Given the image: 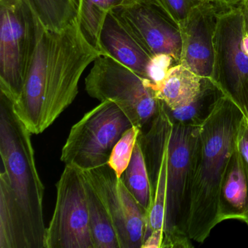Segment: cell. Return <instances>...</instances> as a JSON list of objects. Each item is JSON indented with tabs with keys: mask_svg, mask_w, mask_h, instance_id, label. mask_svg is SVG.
<instances>
[{
	"mask_svg": "<svg viewBox=\"0 0 248 248\" xmlns=\"http://www.w3.org/2000/svg\"><path fill=\"white\" fill-rule=\"evenodd\" d=\"M27 126L14 103L0 94V212L18 231L24 248H45V186Z\"/></svg>",
	"mask_w": 248,
	"mask_h": 248,
	"instance_id": "6da1fadb",
	"label": "cell"
},
{
	"mask_svg": "<svg viewBox=\"0 0 248 248\" xmlns=\"http://www.w3.org/2000/svg\"><path fill=\"white\" fill-rule=\"evenodd\" d=\"M245 112L223 93L197 127L191 162V194L187 234L202 243L220 223V185L236 146L239 123Z\"/></svg>",
	"mask_w": 248,
	"mask_h": 248,
	"instance_id": "7a4b0ae2",
	"label": "cell"
},
{
	"mask_svg": "<svg viewBox=\"0 0 248 248\" xmlns=\"http://www.w3.org/2000/svg\"><path fill=\"white\" fill-rule=\"evenodd\" d=\"M101 56L82 35L78 19L60 31L47 30L43 133L73 103L82 74Z\"/></svg>",
	"mask_w": 248,
	"mask_h": 248,
	"instance_id": "3957f363",
	"label": "cell"
},
{
	"mask_svg": "<svg viewBox=\"0 0 248 248\" xmlns=\"http://www.w3.org/2000/svg\"><path fill=\"white\" fill-rule=\"evenodd\" d=\"M85 91L100 102L111 101L124 113L133 126L146 129L160 108L149 80L112 58L95 59L85 80Z\"/></svg>",
	"mask_w": 248,
	"mask_h": 248,
	"instance_id": "277c9868",
	"label": "cell"
},
{
	"mask_svg": "<svg viewBox=\"0 0 248 248\" xmlns=\"http://www.w3.org/2000/svg\"><path fill=\"white\" fill-rule=\"evenodd\" d=\"M198 125L172 122L168 141V178L162 248H193L187 234L191 162Z\"/></svg>",
	"mask_w": 248,
	"mask_h": 248,
	"instance_id": "5b68a950",
	"label": "cell"
},
{
	"mask_svg": "<svg viewBox=\"0 0 248 248\" xmlns=\"http://www.w3.org/2000/svg\"><path fill=\"white\" fill-rule=\"evenodd\" d=\"M132 126L117 104L103 101L72 126L61 160L81 170L105 165L116 143Z\"/></svg>",
	"mask_w": 248,
	"mask_h": 248,
	"instance_id": "8992f818",
	"label": "cell"
},
{
	"mask_svg": "<svg viewBox=\"0 0 248 248\" xmlns=\"http://www.w3.org/2000/svg\"><path fill=\"white\" fill-rule=\"evenodd\" d=\"M36 37V16L26 0L0 5V91L14 103L22 92Z\"/></svg>",
	"mask_w": 248,
	"mask_h": 248,
	"instance_id": "52a82bcc",
	"label": "cell"
},
{
	"mask_svg": "<svg viewBox=\"0 0 248 248\" xmlns=\"http://www.w3.org/2000/svg\"><path fill=\"white\" fill-rule=\"evenodd\" d=\"M45 248H94L85 178L67 165L56 184L53 217L46 227Z\"/></svg>",
	"mask_w": 248,
	"mask_h": 248,
	"instance_id": "ba28073f",
	"label": "cell"
},
{
	"mask_svg": "<svg viewBox=\"0 0 248 248\" xmlns=\"http://www.w3.org/2000/svg\"><path fill=\"white\" fill-rule=\"evenodd\" d=\"M245 31L240 5L221 14L214 37L212 79L239 105L248 95V56L242 47Z\"/></svg>",
	"mask_w": 248,
	"mask_h": 248,
	"instance_id": "9c48e42d",
	"label": "cell"
},
{
	"mask_svg": "<svg viewBox=\"0 0 248 248\" xmlns=\"http://www.w3.org/2000/svg\"><path fill=\"white\" fill-rule=\"evenodd\" d=\"M81 172L109 214L120 248H141L146 234L147 213L139 205L121 178L108 164L81 170Z\"/></svg>",
	"mask_w": 248,
	"mask_h": 248,
	"instance_id": "30bf717a",
	"label": "cell"
},
{
	"mask_svg": "<svg viewBox=\"0 0 248 248\" xmlns=\"http://www.w3.org/2000/svg\"><path fill=\"white\" fill-rule=\"evenodd\" d=\"M112 12L151 56L169 55L180 63L181 30L170 16L141 0L133 1Z\"/></svg>",
	"mask_w": 248,
	"mask_h": 248,
	"instance_id": "8fae6325",
	"label": "cell"
},
{
	"mask_svg": "<svg viewBox=\"0 0 248 248\" xmlns=\"http://www.w3.org/2000/svg\"><path fill=\"white\" fill-rule=\"evenodd\" d=\"M231 7L233 6L206 0L180 23L182 41L180 64L202 78L212 79L217 23L221 14Z\"/></svg>",
	"mask_w": 248,
	"mask_h": 248,
	"instance_id": "7c38bea8",
	"label": "cell"
},
{
	"mask_svg": "<svg viewBox=\"0 0 248 248\" xmlns=\"http://www.w3.org/2000/svg\"><path fill=\"white\" fill-rule=\"evenodd\" d=\"M172 121L163 103L159 113L139 139L144 155L152 191L145 239L155 229H164L168 178V141ZM144 239V240H145Z\"/></svg>",
	"mask_w": 248,
	"mask_h": 248,
	"instance_id": "4fadbf2b",
	"label": "cell"
},
{
	"mask_svg": "<svg viewBox=\"0 0 248 248\" xmlns=\"http://www.w3.org/2000/svg\"><path fill=\"white\" fill-rule=\"evenodd\" d=\"M37 37L34 54L21 95L14 103V111L32 134L42 132L45 98V65L47 30L36 17Z\"/></svg>",
	"mask_w": 248,
	"mask_h": 248,
	"instance_id": "5bb4252c",
	"label": "cell"
},
{
	"mask_svg": "<svg viewBox=\"0 0 248 248\" xmlns=\"http://www.w3.org/2000/svg\"><path fill=\"white\" fill-rule=\"evenodd\" d=\"M101 50L128 67L141 78H147L152 56L136 41L111 11L107 16L100 37Z\"/></svg>",
	"mask_w": 248,
	"mask_h": 248,
	"instance_id": "9a60e30c",
	"label": "cell"
},
{
	"mask_svg": "<svg viewBox=\"0 0 248 248\" xmlns=\"http://www.w3.org/2000/svg\"><path fill=\"white\" fill-rule=\"evenodd\" d=\"M218 220H248V165L233 151L225 171L218 200Z\"/></svg>",
	"mask_w": 248,
	"mask_h": 248,
	"instance_id": "2e32d148",
	"label": "cell"
},
{
	"mask_svg": "<svg viewBox=\"0 0 248 248\" xmlns=\"http://www.w3.org/2000/svg\"><path fill=\"white\" fill-rule=\"evenodd\" d=\"M202 78L181 64L172 66L165 80L155 88L156 97L168 109L190 104L202 89Z\"/></svg>",
	"mask_w": 248,
	"mask_h": 248,
	"instance_id": "e0dca14e",
	"label": "cell"
},
{
	"mask_svg": "<svg viewBox=\"0 0 248 248\" xmlns=\"http://www.w3.org/2000/svg\"><path fill=\"white\" fill-rule=\"evenodd\" d=\"M133 1L136 0H79L78 23L86 41L102 53L100 37L107 16Z\"/></svg>",
	"mask_w": 248,
	"mask_h": 248,
	"instance_id": "ac0fdd59",
	"label": "cell"
},
{
	"mask_svg": "<svg viewBox=\"0 0 248 248\" xmlns=\"http://www.w3.org/2000/svg\"><path fill=\"white\" fill-rule=\"evenodd\" d=\"M85 186L94 248H120L118 236L105 206L85 178Z\"/></svg>",
	"mask_w": 248,
	"mask_h": 248,
	"instance_id": "d6986e66",
	"label": "cell"
},
{
	"mask_svg": "<svg viewBox=\"0 0 248 248\" xmlns=\"http://www.w3.org/2000/svg\"><path fill=\"white\" fill-rule=\"evenodd\" d=\"M223 92L218 85L210 78H202V89L194 101L175 109H168L167 113L171 121L191 125H199L208 115L212 107Z\"/></svg>",
	"mask_w": 248,
	"mask_h": 248,
	"instance_id": "ffe728a7",
	"label": "cell"
},
{
	"mask_svg": "<svg viewBox=\"0 0 248 248\" xmlns=\"http://www.w3.org/2000/svg\"><path fill=\"white\" fill-rule=\"evenodd\" d=\"M122 181L139 205L147 213L152 205V191L149 172L139 139L128 166L121 176Z\"/></svg>",
	"mask_w": 248,
	"mask_h": 248,
	"instance_id": "44dd1931",
	"label": "cell"
},
{
	"mask_svg": "<svg viewBox=\"0 0 248 248\" xmlns=\"http://www.w3.org/2000/svg\"><path fill=\"white\" fill-rule=\"evenodd\" d=\"M46 30L60 31L78 19L79 0H26Z\"/></svg>",
	"mask_w": 248,
	"mask_h": 248,
	"instance_id": "7402d4cb",
	"label": "cell"
},
{
	"mask_svg": "<svg viewBox=\"0 0 248 248\" xmlns=\"http://www.w3.org/2000/svg\"><path fill=\"white\" fill-rule=\"evenodd\" d=\"M141 131L140 127L132 126L124 132L111 152L107 164L119 178H121L130 163L135 146Z\"/></svg>",
	"mask_w": 248,
	"mask_h": 248,
	"instance_id": "603a6c76",
	"label": "cell"
},
{
	"mask_svg": "<svg viewBox=\"0 0 248 248\" xmlns=\"http://www.w3.org/2000/svg\"><path fill=\"white\" fill-rule=\"evenodd\" d=\"M168 14L178 24L189 13L206 0H141Z\"/></svg>",
	"mask_w": 248,
	"mask_h": 248,
	"instance_id": "cb8c5ba5",
	"label": "cell"
},
{
	"mask_svg": "<svg viewBox=\"0 0 248 248\" xmlns=\"http://www.w3.org/2000/svg\"><path fill=\"white\" fill-rule=\"evenodd\" d=\"M179 64L172 56L167 54L155 55L151 59L147 69L149 85L153 88L159 87L163 82L168 72L172 66Z\"/></svg>",
	"mask_w": 248,
	"mask_h": 248,
	"instance_id": "d4e9b609",
	"label": "cell"
},
{
	"mask_svg": "<svg viewBox=\"0 0 248 248\" xmlns=\"http://www.w3.org/2000/svg\"><path fill=\"white\" fill-rule=\"evenodd\" d=\"M236 149L239 151L248 165V117L245 113L241 120L238 128Z\"/></svg>",
	"mask_w": 248,
	"mask_h": 248,
	"instance_id": "484cf974",
	"label": "cell"
},
{
	"mask_svg": "<svg viewBox=\"0 0 248 248\" xmlns=\"http://www.w3.org/2000/svg\"><path fill=\"white\" fill-rule=\"evenodd\" d=\"M164 238V229H155L146 238L141 248H162Z\"/></svg>",
	"mask_w": 248,
	"mask_h": 248,
	"instance_id": "4316f807",
	"label": "cell"
},
{
	"mask_svg": "<svg viewBox=\"0 0 248 248\" xmlns=\"http://www.w3.org/2000/svg\"><path fill=\"white\" fill-rule=\"evenodd\" d=\"M243 11L244 18H245V30L248 34V0L241 5Z\"/></svg>",
	"mask_w": 248,
	"mask_h": 248,
	"instance_id": "83f0119b",
	"label": "cell"
},
{
	"mask_svg": "<svg viewBox=\"0 0 248 248\" xmlns=\"http://www.w3.org/2000/svg\"><path fill=\"white\" fill-rule=\"evenodd\" d=\"M216 1L226 4L227 5H230V6H238V5H242V3L246 2L248 0H216Z\"/></svg>",
	"mask_w": 248,
	"mask_h": 248,
	"instance_id": "f1b7e54d",
	"label": "cell"
},
{
	"mask_svg": "<svg viewBox=\"0 0 248 248\" xmlns=\"http://www.w3.org/2000/svg\"><path fill=\"white\" fill-rule=\"evenodd\" d=\"M242 47H243L244 50L248 56V34L245 30V34L242 38Z\"/></svg>",
	"mask_w": 248,
	"mask_h": 248,
	"instance_id": "f546056e",
	"label": "cell"
},
{
	"mask_svg": "<svg viewBox=\"0 0 248 248\" xmlns=\"http://www.w3.org/2000/svg\"><path fill=\"white\" fill-rule=\"evenodd\" d=\"M240 106L248 117V95H247L246 98L242 101V104Z\"/></svg>",
	"mask_w": 248,
	"mask_h": 248,
	"instance_id": "4dcf8cb0",
	"label": "cell"
},
{
	"mask_svg": "<svg viewBox=\"0 0 248 248\" xmlns=\"http://www.w3.org/2000/svg\"><path fill=\"white\" fill-rule=\"evenodd\" d=\"M18 1L20 0H0V5H6V4L13 3Z\"/></svg>",
	"mask_w": 248,
	"mask_h": 248,
	"instance_id": "1f68e13d",
	"label": "cell"
},
{
	"mask_svg": "<svg viewBox=\"0 0 248 248\" xmlns=\"http://www.w3.org/2000/svg\"><path fill=\"white\" fill-rule=\"evenodd\" d=\"M246 223H247V224H248V220H247Z\"/></svg>",
	"mask_w": 248,
	"mask_h": 248,
	"instance_id": "d6a6232c",
	"label": "cell"
}]
</instances>
